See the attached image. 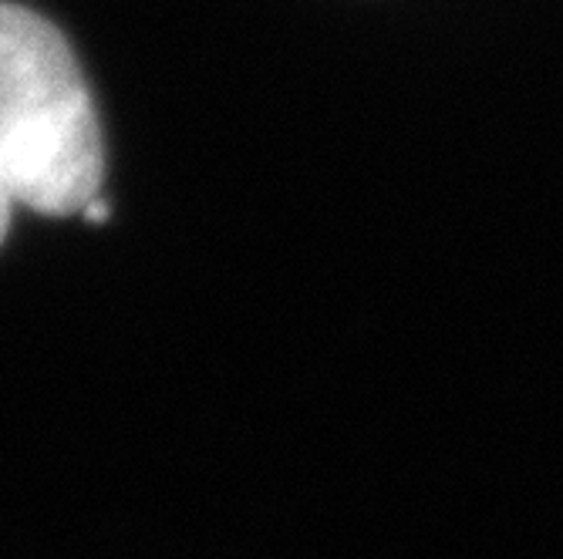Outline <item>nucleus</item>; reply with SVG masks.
Segmentation results:
<instances>
[{
    "label": "nucleus",
    "instance_id": "obj_1",
    "mask_svg": "<svg viewBox=\"0 0 563 559\" xmlns=\"http://www.w3.org/2000/svg\"><path fill=\"white\" fill-rule=\"evenodd\" d=\"M106 145L65 34L0 0V182L41 216H81L101 195Z\"/></svg>",
    "mask_w": 563,
    "mask_h": 559
},
{
    "label": "nucleus",
    "instance_id": "obj_2",
    "mask_svg": "<svg viewBox=\"0 0 563 559\" xmlns=\"http://www.w3.org/2000/svg\"><path fill=\"white\" fill-rule=\"evenodd\" d=\"M14 210H18L14 195L8 192V186H4V182H0V246H4V239H8V230H11V216H14Z\"/></svg>",
    "mask_w": 563,
    "mask_h": 559
}]
</instances>
